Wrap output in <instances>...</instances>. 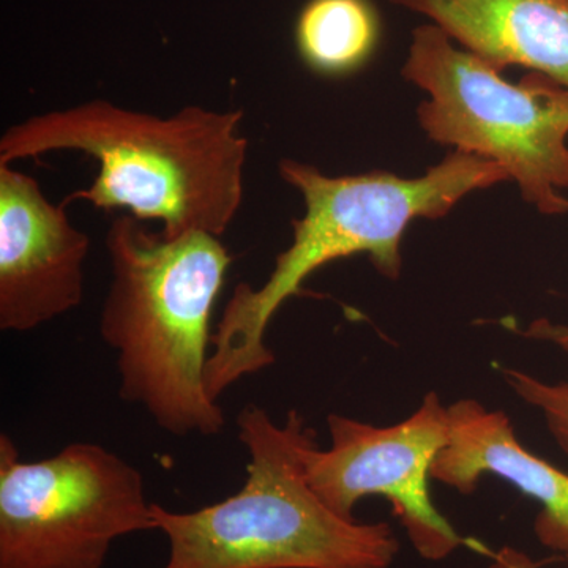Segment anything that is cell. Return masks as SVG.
<instances>
[{"label": "cell", "instance_id": "ba28073f", "mask_svg": "<svg viewBox=\"0 0 568 568\" xmlns=\"http://www.w3.org/2000/svg\"><path fill=\"white\" fill-rule=\"evenodd\" d=\"M31 175L0 164V328L31 332L84 298L91 239Z\"/></svg>", "mask_w": 568, "mask_h": 568}, {"label": "cell", "instance_id": "8992f818", "mask_svg": "<svg viewBox=\"0 0 568 568\" xmlns=\"http://www.w3.org/2000/svg\"><path fill=\"white\" fill-rule=\"evenodd\" d=\"M155 530L136 467L99 444L22 462L0 436V568H103L118 538Z\"/></svg>", "mask_w": 568, "mask_h": 568}, {"label": "cell", "instance_id": "7a4b0ae2", "mask_svg": "<svg viewBox=\"0 0 568 568\" xmlns=\"http://www.w3.org/2000/svg\"><path fill=\"white\" fill-rule=\"evenodd\" d=\"M244 111L185 106L170 118L97 99L14 123L0 138V164L82 152L99 162L88 189L65 203L162 223L164 237L201 231L222 237L244 203L248 140Z\"/></svg>", "mask_w": 568, "mask_h": 568}, {"label": "cell", "instance_id": "7c38bea8", "mask_svg": "<svg viewBox=\"0 0 568 568\" xmlns=\"http://www.w3.org/2000/svg\"><path fill=\"white\" fill-rule=\"evenodd\" d=\"M504 379L526 405L540 410L551 436L568 457V379L547 383L521 369H504Z\"/></svg>", "mask_w": 568, "mask_h": 568}, {"label": "cell", "instance_id": "5bb4252c", "mask_svg": "<svg viewBox=\"0 0 568 568\" xmlns=\"http://www.w3.org/2000/svg\"><path fill=\"white\" fill-rule=\"evenodd\" d=\"M484 568H540V564L521 549L503 547L497 549L489 559L488 566Z\"/></svg>", "mask_w": 568, "mask_h": 568}, {"label": "cell", "instance_id": "30bf717a", "mask_svg": "<svg viewBox=\"0 0 568 568\" xmlns=\"http://www.w3.org/2000/svg\"><path fill=\"white\" fill-rule=\"evenodd\" d=\"M506 70L523 67L568 89V0H390Z\"/></svg>", "mask_w": 568, "mask_h": 568}, {"label": "cell", "instance_id": "5b68a950", "mask_svg": "<svg viewBox=\"0 0 568 568\" xmlns=\"http://www.w3.org/2000/svg\"><path fill=\"white\" fill-rule=\"evenodd\" d=\"M402 74L425 92L429 141L499 164L544 215L568 213V89L534 71L508 81L432 22L414 29Z\"/></svg>", "mask_w": 568, "mask_h": 568}, {"label": "cell", "instance_id": "8fae6325", "mask_svg": "<svg viewBox=\"0 0 568 568\" xmlns=\"http://www.w3.org/2000/svg\"><path fill=\"white\" fill-rule=\"evenodd\" d=\"M383 37L372 0H308L295 21V50L317 77L346 78L375 58Z\"/></svg>", "mask_w": 568, "mask_h": 568}, {"label": "cell", "instance_id": "9a60e30c", "mask_svg": "<svg viewBox=\"0 0 568 568\" xmlns=\"http://www.w3.org/2000/svg\"><path fill=\"white\" fill-rule=\"evenodd\" d=\"M566 559H567V568H568V558H566Z\"/></svg>", "mask_w": 568, "mask_h": 568}, {"label": "cell", "instance_id": "9c48e42d", "mask_svg": "<svg viewBox=\"0 0 568 568\" xmlns=\"http://www.w3.org/2000/svg\"><path fill=\"white\" fill-rule=\"evenodd\" d=\"M485 476L499 477L536 500L537 540L568 558V474L523 446L504 410L458 399L448 405V440L433 463L432 480L469 496Z\"/></svg>", "mask_w": 568, "mask_h": 568}, {"label": "cell", "instance_id": "277c9868", "mask_svg": "<svg viewBox=\"0 0 568 568\" xmlns=\"http://www.w3.org/2000/svg\"><path fill=\"white\" fill-rule=\"evenodd\" d=\"M237 428L250 455L241 491L185 514L152 504L170 545L163 568H390V525L339 517L310 485L305 452L317 437L297 410L278 425L246 405Z\"/></svg>", "mask_w": 568, "mask_h": 568}, {"label": "cell", "instance_id": "4fadbf2b", "mask_svg": "<svg viewBox=\"0 0 568 568\" xmlns=\"http://www.w3.org/2000/svg\"><path fill=\"white\" fill-rule=\"evenodd\" d=\"M523 335L536 342L551 343L568 354V324H555L541 317L529 324Z\"/></svg>", "mask_w": 568, "mask_h": 568}, {"label": "cell", "instance_id": "52a82bcc", "mask_svg": "<svg viewBox=\"0 0 568 568\" xmlns=\"http://www.w3.org/2000/svg\"><path fill=\"white\" fill-rule=\"evenodd\" d=\"M331 446L306 448L305 470L316 495L339 517L355 519L362 499L390 503L422 559L440 562L465 545L429 495L432 467L448 440V406L429 392L405 420L377 426L331 414Z\"/></svg>", "mask_w": 568, "mask_h": 568}, {"label": "cell", "instance_id": "6da1fadb", "mask_svg": "<svg viewBox=\"0 0 568 568\" xmlns=\"http://www.w3.org/2000/svg\"><path fill=\"white\" fill-rule=\"evenodd\" d=\"M280 175L304 197L293 241L276 256L260 287L239 283L212 335L207 390L215 402L242 377L275 364L265 332L284 302L301 294L316 271L365 254L387 280L403 272V241L416 220L447 216L466 196L508 182L499 164L452 151L418 178L390 171L327 175L313 164L284 159Z\"/></svg>", "mask_w": 568, "mask_h": 568}, {"label": "cell", "instance_id": "3957f363", "mask_svg": "<svg viewBox=\"0 0 568 568\" xmlns=\"http://www.w3.org/2000/svg\"><path fill=\"white\" fill-rule=\"evenodd\" d=\"M104 244L112 280L100 332L118 354L119 395L170 435H220L226 416L205 373L233 256L219 235L168 239L129 213L112 220Z\"/></svg>", "mask_w": 568, "mask_h": 568}]
</instances>
